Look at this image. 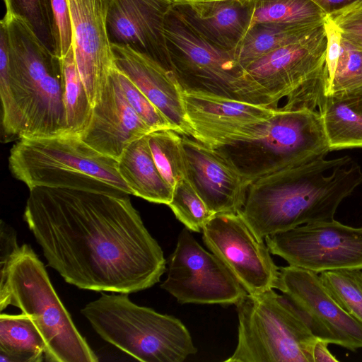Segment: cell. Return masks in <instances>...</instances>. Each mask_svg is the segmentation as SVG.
I'll list each match as a JSON object with an SVG mask.
<instances>
[{"instance_id":"cell-34","label":"cell","mask_w":362,"mask_h":362,"mask_svg":"<svg viewBox=\"0 0 362 362\" xmlns=\"http://www.w3.org/2000/svg\"><path fill=\"white\" fill-rule=\"evenodd\" d=\"M328 16L339 27L342 39L362 49V1Z\"/></svg>"},{"instance_id":"cell-32","label":"cell","mask_w":362,"mask_h":362,"mask_svg":"<svg viewBox=\"0 0 362 362\" xmlns=\"http://www.w3.org/2000/svg\"><path fill=\"white\" fill-rule=\"evenodd\" d=\"M362 86V49L341 38L335 69L325 80V96Z\"/></svg>"},{"instance_id":"cell-14","label":"cell","mask_w":362,"mask_h":362,"mask_svg":"<svg viewBox=\"0 0 362 362\" xmlns=\"http://www.w3.org/2000/svg\"><path fill=\"white\" fill-rule=\"evenodd\" d=\"M181 96L191 137L213 148L260 136L279 109L182 88Z\"/></svg>"},{"instance_id":"cell-8","label":"cell","mask_w":362,"mask_h":362,"mask_svg":"<svg viewBox=\"0 0 362 362\" xmlns=\"http://www.w3.org/2000/svg\"><path fill=\"white\" fill-rule=\"evenodd\" d=\"M216 149L249 184L262 176L325 158L330 151L319 112L281 108L260 136Z\"/></svg>"},{"instance_id":"cell-21","label":"cell","mask_w":362,"mask_h":362,"mask_svg":"<svg viewBox=\"0 0 362 362\" xmlns=\"http://www.w3.org/2000/svg\"><path fill=\"white\" fill-rule=\"evenodd\" d=\"M172 8L215 47L235 50L251 25L250 0H176Z\"/></svg>"},{"instance_id":"cell-5","label":"cell","mask_w":362,"mask_h":362,"mask_svg":"<svg viewBox=\"0 0 362 362\" xmlns=\"http://www.w3.org/2000/svg\"><path fill=\"white\" fill-rule=\"evenodd\" d=\"M0 310L13 305L28 315L46 345L52 362H95L98 359L77 330L59 298L43 263L31 247H19L0 269Z\"/></svg>"},{"instance_id":"cell-15","label":"cell","mask_w":362,"mask_h":362,"mask_svg":"<svg viewBox=\"0 0 362 362\" xmlns=\"http://www.w3.org/2000/svg\"><path fill=\"white\" fill-rule=\"evenodd\" d=\"M276 288L303 315L317 339L352 351L362 348V322L339 305L317 274L292 265L280 267Z\"/></svg>"},{"instance_id":"cell-19","label":"cell","mask_w":362,"mask_h":362,"mask_svg":"<svg viewBox=\"0 0 362 362\" xmlns=\"http://www.w3.org/2000/svg\"><path fill=\"white\" fill-rule=\"evenodd\" d=\"M115 71L93 105L90 122L80 137L97 151L118 160L132 142L152 130L127 102Z\"/></svg>"},{"instance_id":"cell-24","label":"cell","mask_w":362,"mask_h":362,"mask_svg":"<svg viewBox=\"0 0 362 362\" xmlns=\"http://www.w3.org/2000/svg\"><path fill=\"white\" fill-rule=\"evenodd\" d=\"M46 343L27 315H0V362H40Z\"/></svg>"},{"instance_id":"cell-41","label":"cell","mask_w":362,"mask_h":362,"mask_svg":"<svg viewBox=\"0 0 362 362\" xmlns=\"http://www.w3.org/2000/svg\"><path fill=\"white\" fill-rule=\"evenodd\" d=\"M173 1H176V0H173Z\"/></svg>"},{"instance_id":"cell-1","label":"cell","mask_w":362,"mask_h":362,"mask_svg":"<svg viewBox=\"0 0 362 362\" xmlns=\"http://www.w3.org/2000/svg\"><path fill=\"white\" fill-rule=\"evenodd\" d=\"M24 220L49 267L81 289L131 293L160 281L166 261L129 194L29 189Z\"/></svg>"},{"instance_id":"cell-10","label":"cell","mask_w":362,"mask_h":362,"mask_svg":"<svg viewBox=\"0 0 362 362\" xmlns=\"http://www.w3.org/2000/svg\"><path fill=\"white\" fill-rule=\"evenodd\" d=\"M164 36L173 73L182 90L268 106L247 80L234 50L207 42L172 7L165 20Z\"/></svg>"},{"instance_id":"cell-40","label":"cell","mask_w":362,"mask_h":362,"mask_svg":"<svg viewBox=\"0 0 362 362\" xmlns=\"http://www.w3.org/2000/svg\"><path fill=\"white\" fill-rule=\"evenodd\" d=\"M202 1H211V0H202Z\"/></svg>"},{"instance_id":"cell-22","label":"cell","mask_w":362,"mask_h":362,"mask_svg":"<svg viewBox=\"0 0 362 362\" xmlns=\"http://www.w3.org/2000/svg\"><path fill=\"white\" fill-rule=\"evenodd\" d=\"M320 115L330 151L362 148V86L325 96Z\"/></svg>"},{"instance_id":"cell-16","label":"cell","mask_w":362,"mask_h":362,"mask_svg":"<svg viewBox=\"0 0 362 362\" xmlns=\"http://www.w3.org/2000/svg\"><path fill=\"white\" fill-rule=\"evenodd\" d=\"M67 1L74 59L93 107L116 68L107 25L111 0Z\"/></svg>"},{"instance_id":"cell-3","label":"cell","mask_w":362,"mask_h":362,"mask_svg":"<svg viewBox=\"0 0 362 362\" xmlns=\"http://www.w3.org/2000/svg\"><path fill=\"white\" fill-rule=\"evenodd\" d=\"M362 182L349 156L319 159L251 182L240 214L261 240L297 226L332 221L341 202Z\"/></svg>"},{"instance_id":"cell-28","label":"cell","mask_w":362,"mask_h":362,"mask_svg":"<svg viewBox=\"0 0 362 362\" xmlns=\"http://www.w3.org/2000/svg\"><path fill=\"white\" fill-rule=\"evenodd\" d=\"M147 140L155 164L169 185L173 188L187 178L182 134L172 129H157L147 134Z\"/></svg>"},{"instance_id":"cell-30","label":"cell","mask_w":362,"mask_h":362,"mask_svg":"<svg viewBox=\"0 0 362 362\" xmlns=\"http://www.w3.org/2000/svg\"><path fill=\"white\" fill-rule=\"evenodd\" d=\"M319 276L339 305L362 322V269L327 271L320 273Z\"/></svg>"},{"instance_id":"cell-29","label":"cell","mask_w":362,"mask_h":362,"mask_svg":"<svg viewBox=\"0 0 362 362\" xmlns=\"http://www.w3.org/2000/svg\"><path fill=\"white\" fill-rule=\"evenodd\" d=\"M3 1L6 6V14L23 20L38 39L60 57L59 34L52 0Z\"/></svg>"},{"instance_id":"cell-12","label":"cell","mask_w":362,"mask_h":362,"mask_svg":"<svg viewBox=\"0 0 362 362\" xmlns=\"http://www.w3.org/2000/svg\"><path fill=\"white\" fill-rule=\"evenodd\" d=\"M160 287L181 304H235L247 293L214 253L206 251L185 228L168 261Z\"/></svg>"},{"instance_id":"cell-39","label":"cell","mask_w":362,"mask_h":362,"mask_svg":"<svg viewBox=\"0 0 362 362\" xmlns=\"http://www.w3.org/2000/svg\"><path fill=\"white\" fill-rule=\"evenodd\" d=\"M329 343L325 340L317 339L313 351V362H338L334 355L328 349Z\"/></svg>"},{"instance_id":"cell-23","label":"cell","mask_w":362,"mask_h":362,"mask_svg":"<svg viewBox=\"0 0 362 362\" xmlns=\"http://www.w3.org/2000/svg\"><path fill=\"white\" fill-rule=\"evenodd\" d=\"M117 161L119 174L132 195L150 202L169 204L173 188L163 179L155 164L147 134L132 142Z\"/></svg>"},{"instance_id":"cell-36","label":"cell","mask_w":362,"mask_h":362,"mask_svg":"<svg viewBox=\"0 0 362 362\" xmlns=\"http://www.w3.org/2000/svg\"><path fill=\"white\" fill-rule=\"evenodd\" d=\"M327 37L325 78L334 72L341 50V33L335 23L327 16L324 21Z\"/></svg>"},{"instance_id":"cell-35","label":"cell","mask_w":362,"mask_h":362,"mask_svg":"<svg viewBox=\"0 0 362 362\" xmlns=\"http://www.w3.org/2000/svg\"><path fill=\"white\" fill-rule=\"evenodd\" d=\"M59 34V54L63 57L72 47V30L67 0H52Z\"/></svg>"},{"instance_id":"cell-20","label":"cell","mask_w":362,"mask_h":362,"mask_svg":"<svg viewBox=\"0 0 362 362\" xmlns=\"http://www.w3.org/2000/svg\"><path fill=\"white\" fill-rule=\"evenodd\" d=\"M112 46L116 68L145 94L177 133L191 137L181 88L174 74L127 46Z\"/></svg>"},{"instance_id":"cell-38","label":"cell","mask_w":362,"mask_h":362,"mask_svg":"<svg viewBox=\"0 0 362 362\" xmlns=\"http://www.w3.org/2000/svg\"><path fill=\"white\" fill-rule=\"evenodd\" d=\"M327 16L362 0H313Z\"/></svg>"},{"instance_id":"cell-7","label":"cell","mask_w":362,"mask_h":362,"mask_svg":"<svg viewBox=\"0 0 362 362\" xmlns=\"http://www.w3.org/2000/svg\"><path fill=\"white\" fill-rule=\"evenodd\" d=\"M235 305L238 344L226 362H313L317 338L285 296L247 293Z\"/></svg>"},{"instance_id":"cell-18","label":"cell","mask_w":362,"mask_h":362,"mask_svg":"<svg viewBox=\"0 0 362 362\" xmlns=\"http://www.w3.org/2000/svg\"><path fill=\"white\" fill-rule=\"evenodd\" d=\"M187 179L215 214H238L245 204L248 182L220 151L182 135Z\"/></svg>"},{"instance_id":"cell-17","label":"cell","mask_w":362,"mask_h":362,"mask_svg":"<svg viewBox=\"0 0 362 362\" xmlns=\"http://www.w3.org/2000/svg\"><path fill=\"white\" fill-rule=\"evenodd\" d=\"M173 1L111 0L107 19L111 44L127 46L173 73L164 25Z\"/></svg>"},{"instance_id":"cell-6","label":"cell","mask_w":362,"mask_h":362,"mask_svg":"<svg viewBox=\"0 0 362 362\" xmlns=\"http://www.w3.org/2000/svg\"><path fill=\"white\" fill-rule=\"evenodd\" d=\"M106 341L144 362H182L197 352L177 318L139 306L127 293L102 295L81 310Z\"/></svg>"},{"instance_id":"cell-33","label":"cell","mask_w":362,"mask_h":362,"mask_svg":"<svg viewBox=\"0 0 362 362\" xmlns=\"http://www.w3.org/2000/svg\"><path fill=\"white\" fill-rule=\"evenodd\" d=\"M115 72L127 102L152 131L162 129L175 130L160 111L125 74L117 68Z\"/></svg>"},{"instance_id":"cell-13","label":"cell","mask_w":362,"mask_h":362,"mask_svg":"<svg viewBox=\"0 0 362 362\" xmlns=\"http://www.w3.org/2000/svg\"><path fill=\"white\" fill-rule=\"evenodd\" d=\"M202 231L205 245L226 264L247 293L276 288L279 268L267 244L255 235L240 212L216 214Z\"/></svg>"},{"instance_id":"cell-37","label":"cell","mask_w":362,"mask_h":362,"mask_svg":"<svg viewBox=\"0 0 362 362\" xmlns=\"http://www.w3.org/2000/svg\"><path fill=\"white\" fill-rule=\"evenodd\" d=\"M0 269L5 268L9 259L19 247L15 230L1 221L0 226Z\"/></svg>"},{"instance_id":"cell-11","label":"cell","mask_w":362,"mask_h":362,"mask_svg":"<svg viewBox=\"0 0 362 362\" xmlns=\"http://www.w3.org/2000/svg\"><path fill=\"white\" fill-rule=\"evenodd\" d=\"M269 252L289 265L316 274L362 269V227L334 219L307 223L267 236Z\"/></svg>"},{"instance_id":"cell-9","label":"cell","mask_w":362,"mask_h":362,"mask_svg":"<svg viewBox=\"0 0 362 362\" xmlns=\"http://www.w3.org/2000/svg\"><path fill=\"white\" fill-rule=\"evenodd\" d=\"M327 37L324 25L298 42L245 67L247 80L272 108L320 110L325 100Z\"/></svg>"},{"instance_id":"cell-26","label":"cell","mask_w":362,"mask_h":362,"mask_svg":"<svg viewBox=\"0 0 362 362\" xmlns=\"http://www.w3.org/2000/svg\"><path fill=\"white\" fill-rule=\"evenodd\" d=\"M251 25L320 26L327 15L313 0H250ZM250 25V26H251Z\"/></svg>"},{"instance_id":"cell-31","label":"cell","mask_w":362,"mask_h":362,"mask_svg":"<svg viewBox=\"0 0 362 362\" xmlns=\"http://www.w3.org/2000/svg\"><path fill=\"white\" fill-rule=\"evenodd\" d=\"M177 219L189 230L200 232L215 215L187 178L178 181L173 187L168 205Z\"/></svg>"},{"instance_id":"cell-2","label":"cell","mask_w":362,"mask_h":362,"mask_svg":"<svg viewBox=\"0 0 362 362\" xmlns=\"http://www.w3.org/2000/svg\"><path fill=\"white\" fill-rule=\"evenodd\" d=\"M0 96L2 142L68 132L62 58L8 14L0 22Z\"/></svg>"},{"instance_id":"cell-27","label":"cell","mask_w":362,"mask_h":362,"mask_svg":"<svg viewBox=\"0 0 362 362\" xmlns=\"http://www.w3.org/2000/svg\"><path fill=\"white\" fill-rule=\"evenodd\" d=\"M68 132L81 136L91 119L93 105L74 59L73 47L62 57Z\"/></svg>"},{"instance_id":"cell-25","label":"cell","mask_w":362,"mask_h":362,"mask_svg":"<svg viewBox=\"0 0 362 362\" xmlns=\"http://www.w3.org/2000/svg\"><path fill=\"white\" fill-rule=\"evenodd\" d=\"M321 26L254 24L250 27L240 43L234 50L235 57L245 69L248 64L262 56L300 41L313 33Z\"/></svg>"},{"instance_id":"cell-4","label":"cell","mask_w":362,"mask_h":362,"mask_svg":"<svg viewBox=\"0 0 362 362\" xmlns=\"http://www.w3.org/2000/svg\"><path fill=\"white\" fill-rule=\"evenodd\" d=\"M8 166L29 189L35 187L82 190L122 191L132 195L119 174L117 160L69 132L21 139L12 146Z\"/></svg>"}]
</instances>
